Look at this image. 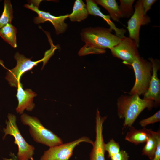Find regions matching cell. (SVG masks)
I'll use <instances>...</instances> for the list:
<instances>
[{
  "label": "cell",
  "mask_w": 160,
  "mask_h": 160,
  "mask_svg": "<svg viewBox=\"0 0 160 160\" xmlns=\"http://www.w3.org/2000/svg\"><path fill=\"white\" fill-rule=\"evenodd\" d=\"M160 121V111L159 110L152 116L140 121L139 124L141 127H145L149 124H153Z\"/></svg>",
  "instance_id": "603a6c76"
},
{
  "label": "cell",
  "mask_w": 160,
  "mask_h": 160,
  "mask_svg": "<svg viewBox=\"0 0 160 160\" xmlns=\"http://www.w3.org/2000/svg\"><path fill=\"white\" fill-rule=\"evenodd\" d=\"M151 129L145 127L138 130L132 126L129 127L125 139L135 145L146 143L152 131Z\"/></svg>",
  "instance_id": "9a60e30c"
},
{
  "label": "cell",
  "mask_w": 160,
  "mask_h": 160,
  "mask_svg": "<svg viewBox=\"0 0 160 160\" xmlns=\"http://www.w3.org/2000/svg\"><path fill=\"white\" fill-rule=\"evenodd\" d=\"M4 5V10L0 17V29L7 24L11 23L13 18V8L10 1L5 0Z\"/></svg>",
  "instance_id": "ffe728a7"
},
{
  "label": "cell",
  "mask_w": 160,
  "mask_h": 160,
  "mask_svg": "<svg viewBox=\"0 0 160 160\" xmlns=\"http://www.w3.org/2000/svg\"><path fill=\"white\" fill-rule=\"evenodd\" d=\"M134 70L135 80L134 84L129 92L130 95H144L148 89L152 73V64L140 57L130 65Z\"/></svg>",
  "instance_id": "277c9868"
},
{
  "label": "cell",
  "mask_w": 160,
  "mask_h": 160,
  "mask_svg": "<svg viewBox=\"0 0 160 160\" xmlns=\"http://www.w3.org/2000/svg\"><path fill=\"white\" fill-rule=\"evenodd\" d=\"M130 96L123 95L117 100V114L124 120L122 130L132 126L140 113L145 108L151 110L154 105L151 100L140 98L137 94Z\"/></svg>",
  "instance_id": "6da1fadb"
},
{
  "label": "cell",
  "mask_w": 160,
  "mask_h": 160,
  "mask_svg": "<svg viewBox=\"0 0 160 160\" xmlns=\"http://www.w3.org/2000/svg\"><path fill=\"white\" fill-rule=\"evenodd\" d=\"M152 160H160V141L158 143L154 157Z\"/></svg>",
  "instance_id": "484cf974"
},
{
  "label": "cell",
  "mask_w": 160,
  "mask_h": 160,
  "mask_svg": "<svg viewBox=\"0 0 160 160\" xmlns=\"http://www.w3.org/2000/svg\"><path fill=\"white\" fill-rule=\"evenodd\" d=\"M97 5H100L105 8L109 14V16L113 20L119 22L122 17L119 6L115 0H96Z\"/></svg>",
  "instance_id": "ac0fdd59"
},
{
  "label": "cell",
  "mask_w": 160,
  "mask_h": 160,
  "mask_svg": "<svg viewBox=\"0 0 160 160\" xmlns=\"http://www.w3.org/2000/svg\"><path fill=\"white\" fill-rule=\"evenodd\" d=\"M107 116L102 117L97 109L96 117L95 140L90 154V160H105V143L103 138V124Z\"/></svg>",
  "instance_id": "8fae6325"
},
{
  "label": "cell",
  "mask_w": 160,
  "mask_h": 160,
  "mask_svg": "<svg viewBox=\"0 0 160 160\" xmlns=\"http://www.w3.org/2000/svg\"><path fill=\"white\" fill-rule=\"evenodd\" d=\"M17 29L11 23H8L0 29V36L12 47H17Z\"/></svg>",
  "instance_id": "d6986e66"
},
{
  "label": "cell",
  "mask_w": 160,
  "mask_h": 160,
  "mask_svg": "<svg viewBox=\"0 0 160 160\" xmlns=\"http://www.w3.org/2000/svg\"><path fill=\"white\" fill-rule=\"evenodd\" d=\"M160 141V132L152 131L142 151V155L152 160L154 156L159 142Z\"/></svg>",
  "instance_id": "2e32d148"
},
{
  "label": "cell",
  "mask_w": 160,
  "mask_h": 160,
  "mask_svg": "<svg viewBox=\"0 0 160 160\" xmlns=\"http://www.w3.org/2000/svg\"><path fill=\"white\" fill-rule=\"evenodd\" d=\"M134 7V13L127 22V28L129 33V37L135 41L138 47L140 27L148 24L151 19L147 15L143 13L141 0L137 1Z\"/></svg>",
  "instance_id": "9c48e42d"
},
{
  "label": "cell",
  "mask_w": 160,
  "mask_h": 160,
  "mask_svg": "<svg viewBox=\"0 0 160 160\" xmlns=\"http://www.w3.org/2000/svg\"><path fill=\"white\" fill-rule=\"evenodd\" d=\"M24 7L36 12L38 16L34 17V23L39 24L47 21L51 22L53 25L56 34L59 35L64 33L67 30L68 25L65 22V20L68 18V14L64 15L55 16L49 12L39 9V4L41 0H32Z\"/></svg>",
  "instance_id": "52a82bcc"
},
{
  "label": "cell",
  "mask_w": 160,
  "mask_h": 160,
  "mask_svg": "<svg viewBox=\"0 0 160 160\" xmlns=\"http://www.w3.org/2000/svg\"><path fill=\"white\" fill-rule=\"evenodd\" d=\"M134 0H120L119 8L122 18H129L133 14L134 10L133 4Z\"/></svg>",
  "instance_id": "44dd1931"
},
{
  "label": "cell",
  "mask_w": 160,
  "mask_h": 160,
  "mask_svg": "<svg viewBox=\"0 0 160 160\" xmlns=\"http://www.w3.org/2000/svg\"><path fill=\"white\" fill-rule=\"evenodd\" d=\"M86 6L89 15L101 17L110 26L109 28L114 30L116 35L119 38L123 39L125 37L124 34L126 30L123 28H117L111 20L109 15H106L102 13L100 8L95 3V0H86Z\"/></svg>",
  "instance_id": "5bb4252c"
},
{
  "label": "cell",
  "mask_w": 160,
  "mask_h": 160,
  "mask_svg": "<svg viewBox=\"0 0 160 160\" xmlns=\"http://www.w3.org/2000/svg\"><path fill=\"white\" fill-rule=\"evenodd\" d=\"M20 120L23 124L29 127V133L36 142L49 147L63 143L62 140L44 127L37 118L23 113L21 115Z\"/></svg>",
  "instance_id": "3957f363"
},
{
  "label": "cell",
  "mask_w": 160,
  "mask_h": 160,
  "mask_svg": "<svg viewBox=\"0 0 160 160\" xmlns=\"http://www.w3.org/2000/svg\"><path fill=\"white\" fill-rule=\"evenodd\" d=\"M144 15H147V12L151 9L152 6L157 1L156 0H141Z\"/></svg>",
  "instance_id": "d4e9b609"
},
{
  "label": "cell",
  "mask_w": 160,
  "mask_h": 160,
  "mask_svg": "<svg viewBox=\"0 0 160 160\" xmlns=\"http://www.w3.org/2000/svg\"><path fill=\"white\" fill-rule=\"evenodd\" d=\"M89 15L86 5L81 0L75 1L72 12L68 14V18L72 22H80L86 19Z\"/></svg>",
  "instance_id": "e0dca14e"
},
{
  "label": "cell",
  "mask_w": 160,
  "mask_h": 160,
  "mask_svg": "<svg viewBox=\"0 0 160 160\" xmlns=\"http://www.w3.org/2000/svg\"><path fill=\"white\" fill-rule=\"evenodd\" d=\"M112 31L109 28L100 27L83 28L80 36L81 40L85 45L81 49H110L120 43L123 39L111 33Z\"/></svg>",
  "instance_id": "7a4b0ae2"
},
{
  "label": "cell",
  "mask_w": 160,
  "mask_h": 160,
  "mask_svg": "<svg viewBox=\"0 0 160 160\" xmlns=\"http://www.w3.org/2000/svg\"><path fill=\"white\" fill-rule=\"evenodd\" d=\"M4 160H15L12 159H8L7 158H4L3 159Z\"/></svg>",
  "instance_id": "4316f807"
},
{
  "label": "cell",
  "mask_w": 160,
  "mask_h": 160,
  "mask_svg": "<svg viewBox=\"0 0 160 160\" xmlns=\"http://www.w3.org/2000/svg\"><path fill=\"white\" fill-rule=\"evenodd\" d=\"M129 157L128 153L126 151L121 150L110 158L111 160H129Z\"/></svg>",
  "instance_id": "cb8c5ba5"
},
{
  "label": "cell",
  "mask_w": 160,
  "mask_h": 160,
  "mask_svg": "<svg viewBox=\"0 0 160 160\" xmlns=\"http://www.w3.org/2000/svg\"><path fill=\"white\" fill-rule=\"evenodd\" d=\"M138 47L135 41L129 37H125L110 50L113 57L122 60L124 63L130 65L140 56Z\"/></svg>",
  "instance_id": "30bf717a"
},
{
  "label": "cell",
  "mask_w": 160,
  "mask_h": 160,
  "mask_svg": "<svg viewBox=\"0 0 160 160\" xmlns=\"http://www.w3.org/2000/svg\"><path fill=\"white\" fill-rule=\"evenodd\" d=\"M82 142L92 145L94 142L89 137L84 136L71 142L49 147L44 152L40 160H69L74 148Z\"/></svg>",
  "instance_id": "8992f818"
},
{
  "label": "cell",
  "mask_w": 160,
  "mask_h": 160,
  "mask_svg": "<svg viewBox=\"0 0 160 160\" xmlns=\"http://www.w3.org/2000/svg\"><path fill=\"white\" fill-rule=\"evenodd\" d=\"M37 95L30 89L24 90L22 84L20 82L16 95L18 102L17 106L16 108L17 113L22 114L25 109L29 111H32L35 106L33 99Z\"/></svg>",
  "instance_id": "4fadbf2b"
},
{
  "label": "cell",
  "mask_w": 160,
  "mask_h": 160,
  "mask_svg": "<svg viewBox=\"0 0 160 160\" xmlns=\"http://www.w3.org/2000/svg\"><path fill=\"white\" fill-rule=\"evenodd\" d=\"M104 147L105 151L108 153V156L109 158L120 151L119 143L116 142L113 139L110 140L107 143H105Z\"/></svg>",
  "instance_id": "7402d4cb"
},
{
  "label": "cell",
  "mask_w": 160,
  "mask_h": 160,
  "mask_svg": "<svg viewBox=\"0 0 160 160\" xmlns=\"http://www.w3.org/2000/svg\"><path fill=\"white\" fill-rule=\"evenodd\" d=\"M148 59L152 64V76L148 89L143 95V98L153 100L154 105L156 106L160 103V81L157 76V71L160 68L159 61L152 58Z\"/></svg>",
  "instance_id": "7c38bea8"
},
{
  "label": "cell",
  "mask_w": 160,
  "mask_h": 160,
  "mask_svg": "<svg viewBox=\"0 0 160 160\" xmlns=\"http://www.w3.org/2000/svg\"><path fill=\"white\" fill-rule=\"evenodd\" d=\"M14 58L17 61L16 65L13 68L8 70L6 79L11 86L17 88L23 74L31 70L41 62H44V59L43 58L39 60L32 61L31 60V58H27L18 52L15 54Z\"/></svg>",
  "instance_id": "ba28073f"
},
{
  "label": "cell",
  "mask_w": 160,
  "mask_h": 160,
  "mask_svg": "<svg viewBox=\"0 0 160 160\" xmlns=\"http://www.w3.org/2000/svg\"><path fill=\"white\" fill-rule=\"evenodd\" d=\"M7 117L8 120L5 122L6 127L3 129L4 133L3 140L7 135L13 136L15 139L14 143L18 147V160H33V156L34 154L35 147L28 143L21 135L17 124L16 116L8 113Z\"/></svg>",
  "instance_id": "5b68a950"
}]
</instances>
